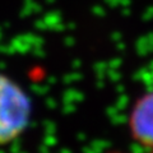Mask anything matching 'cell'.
I'll return each mask as SVG.
<instances>
[{"instance_id": "2", "label": "cell", "mask_w": 153, "mask_h": 153, "mask_svg": "<svg viewBox=\"0 0 153 153\" xmlns=\"http://www.w3.org/2000/svg\"><path fill=\"white\" fill-rule=\"evenodd\" d=\"M133 130L142 143L153 147V96L148 97L134 114Z\"/></svg>"}, {"instance_id": "1", "label": "cell", "mask_w": 153, "mask_h": 153, "mask_svg": "<svg viewBox=\"0 0 153 153\" xmlns=\"http://www.w3.org/2000/svg\"><path fill=\"white\" fill-rule=\"evenodd\" d=\"M32 103L21 85L0 74V146L18 138L30 124Z\"/></svg>"}]
</instances>
